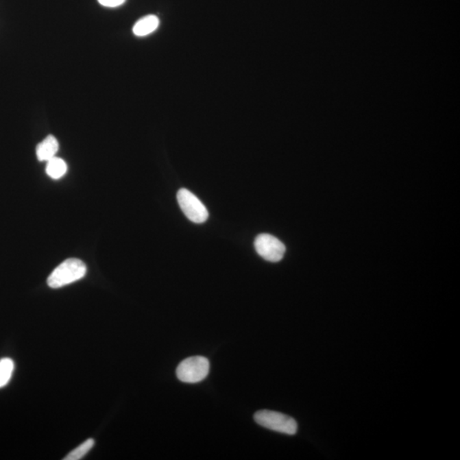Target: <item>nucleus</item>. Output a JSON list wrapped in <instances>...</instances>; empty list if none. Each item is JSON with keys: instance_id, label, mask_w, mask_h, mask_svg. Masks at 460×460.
Masks as SVG:
<instances>
[{"instance_id": "11", "label": "nucleus", "mask_w": 460, "mask_h": 460, "mask_svg": "<svg viewBox=\"0 0 460 460\" xmlns=\"http://www.w3.org/2000/svg\"><path fill=\"white\" fill-rule=\"evenodd\" d=\"M101 5L108 7V8H116L123 5L126 0H97Z\"/></svg>"}, {"instance_id": "4", "label": "nucleus", "mask_w": 460, "mask_h": 460, "mask_svg": "<svg viewBox=\"0 0 460 460\" xmlns=\"http://www.w3.org/2000/svg\"><path fill=\"white\" fill-rule=\"evenodd\" d=\"M178 202L182 212L193 223H203L208 219V212L197 196L186 189L178 192Z\"/></svg>"}, {"instance_id": "10", "label": "nucleus", "mask_w": 460, "mask_h": 460, "mask_svg": "<svg viewBox=\"0 0 460 460\" xmlns=\"http://www.w3.org/2000/svg\"><path fill=\"white\" fill-rule=\"evenodd\" d=\"M95 441L93 438L87 439L79 447L73 449L69 452L68 455L63 459L64 460H80L82 459L93 448Z\"/></svg>"}, {"instance_id": "5", "label": "nucleus", "mask_w": 460, "mask_h": 460, "mask_svg": "<svg viewBox=\"0 0 460 460\" xmlns=\"http://www.w3.org/2000/svg\"><path fill=\"white\" fill-rule=\"evenodd\" d=\"M255 249L258 254L267 261H280L286 252V247L282 241L271 234H262L256 238Z\"/></svg>"}, {"instance_id": "6", "label": "nucleus", "mask_w": 460, "mask_h": 460, "mask_svg": "<svg viewBox=\"0 0 460 460\" xmlns=\"http://www.w3.org/2000/svg\"><path fill=\"white\" fill-rule=\"evenodd\" d=\"M59 150V143L54 136L49 135L43 141L38 144L36 154L40 161H49L56 157Z\"/></svg>"}, {"instance_id": "1", "label": "nucleus", "mask_w": 460, "mask_h": 460, "mask_svg": "<svg viewBox=\"0 0 460 460\" xmlns=\"http://www.w3.org/2000/svg\"><path fill=\"white\" fill-rule=\"evenodd\" d=\"M86 265L78 258H69L53 270L48 277L47 284L51 288H60L78 282L86 275Z\"/></svg>"}, {"instance_id": "3", "label": "nucleus", "mask_w": 460, "mask_h": 460, "mask_svg": "<svg viewBox=\"0 0 460 460\" xmlns=\"http://www.w3.org/2000/svg\"><path fill=\"white\" fill-rule=\"evenodd\" d=\"M210 363L203 356L187 358L178 365L177 376L179 380L189 384H195L204 380L208 375Z\"/></svg>"}, {"instance_id": "8", "label": "nucleus", "mask_w": 460, "mask_h": 460, "mask_svg": "<svg viewBox=\"0 0 460 460\" xmlns=\"http://www.w3.org/2000/svg\"><path fill=\"white\" fill-rule=\"evenodd\" d=\"M68 166L64 160L57 156L47 161V173L53 179H60L66 173Z\"/></svg>"}, {"instance_id": "9", "label": "nucleus", "mask_w": 460, "mask_h": 460, "mask_svg": "<svg viewBox=\"0 0 460 460\" xmlns=\"http://www.w3.org/2000/svg\"><path fill=\"white\" fill-rule=\"evenodd\" d=\"M15 363L10 358L0 360V389L5 387L12 379Z\"/></svg>"}, {"instance_id": "2", "label": "nucleus", "mask_w": 460, "mask_h": 460, "mask_svg": "<svg viewBox=\"0 0 460 460\" xmlns=\"http://www.w3.org/2000/svg\"><path fill=\"white\" fill-rule=\"evenodd\" d=\"M254 420L266 429L287 435H295L298 424L293 417L275 411L261 410L255 413Z\"/></svg>"}, {"instance_id": "7", "label": "nucleus", "mask_w": 460, "mask_h": 460, "mask_svg": "<svg viewBox=\"0 0 460 460\" xmlns=\"http://www.w3.org/2000/svg\"><path fill=\"white\" fill-rule=\"evenodd\" d=\"M160 20L156 16L149 15L143 17V19L136 23L133 27V34L138 37L147 36L153 32L156 31L159 27Z\"/></svg>"}]
</instances>
